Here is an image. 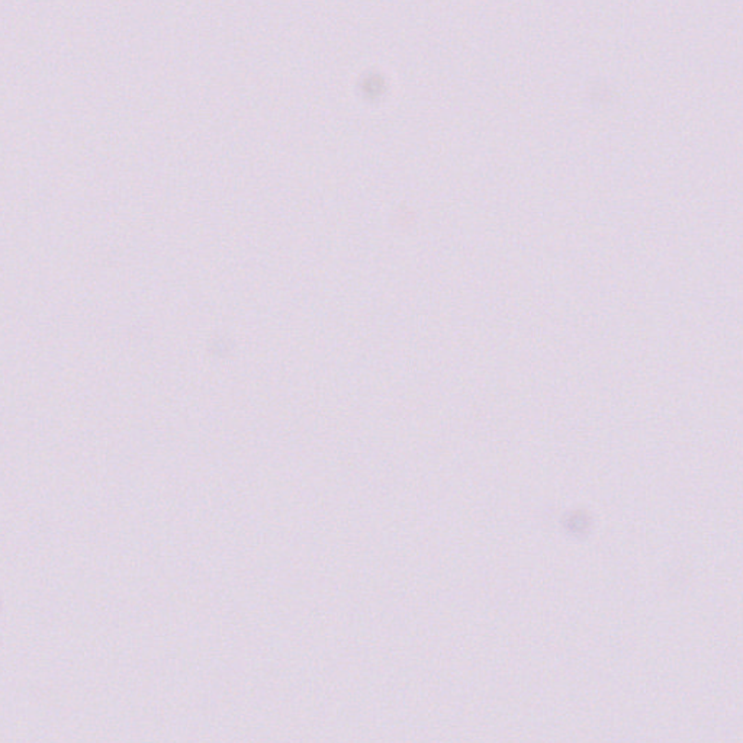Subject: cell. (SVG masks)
Instances as JSON below:
<instances>
[{
    "instance_id": "6da1fadb",
    "label": "cell",
    "mask_w": 743,
    "mask_h": 743,
    "mask_svg": "<svg viewBox=\"0 0 743 743\" xmlns=\"http://www.w3.org/2000/svg\"><path fill=\"white\" fill-rule=\"evenodd\" d=\"M588 527H590V518L585 514L577 513V514H570L569 517H566L565 529L570 533L582 534V531L588 530Z\"/></svg>"
}]
</instances>
